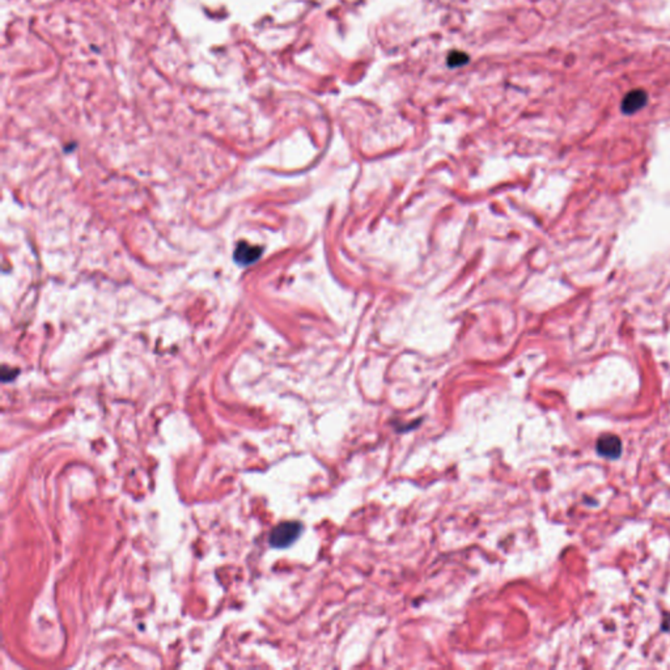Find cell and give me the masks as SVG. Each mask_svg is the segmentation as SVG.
<instances>
[{
	"label": "cell",
	"instance_id": "6da1fadb",
	"mask_svg": "<svg viewBox=\"0 0 670 670\" xmlns=\"http://www.w3.org/2000/svg\"><path fill=\"white\" fill-rule=\"evenodd\" d=\"M301 530H303V525L297 521L282 522L273 529L268 542L275 549H285L295 542L296 539L300 537Z\"/></svg>",
	"mask_w": 670,
	"mask_h": 670
},
{
	"label": "cell",
	"instance_id": "277c9868",
	"mask_svg": "<svg viewBox=\"0 0 670 670\" xmlns=\"http://www.w3.org/2000/svg\"><path fill=\"white\" fill-rule=\"evenodd\" d=\"M261 254H262V249L259 246H253L249 244L241 242V244L237 245V248L234 251V259L239 265L248 266V265L254 263L259 258Z\"/></svg>",
	"mask_w": 670,
	"mask_h": 670
},
{
	"label": "cell",
	"instance_id": "3957f363",
	"mask_svg": "<svg viewBox=\"0 0 670 670\" xmlns=\"http://www.w3.org/2000/svg\"><path fill=\"white\" fill-rule=\"evenodd\" d=\"M648 102V95L643 90H634L628 92L622 101V112L631 116L638 113L640 109H643Z\"/></svg>",
	"mask_w": 670,
	"mask_h": 670
},
{
	"label": "cell",
	"instance_id": "7a4b0ae2",
	"mask_svg": "<svg viewBox=\"0 0 670 670\" xmlns=\"http://www.w3.org/2000/svg\"><path fill=\"white\" fill-rule=\"evenodd\" d=\"M596 449H597L599 456L606 457L610 460H616L622 455V441L616 435L606 433V435H602L597 440Z\"/></svg>",
	"mask_w": 670,
	"mask_h": 670
}]
</instances>
